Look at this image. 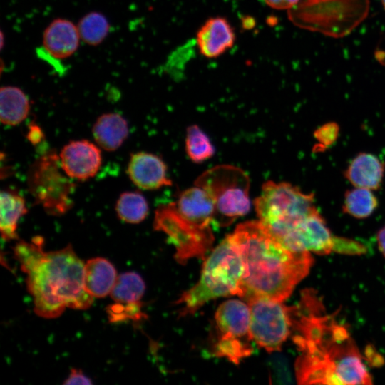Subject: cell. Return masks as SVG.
Instances as JSON below:
<instances>
[{
    "instance_id": "1f68e13d",
    "label": "cell",
    "mask_w": 385,
    "mask_h": 385,
    "mask_svg": "<svg viewBox=\"0 0 385 385\" xmlns=\"http://www.w3.org/2000/svg\"><path fill=\"white\" fill-rule=\"evenodd\" d=\"M381 3H382V5H383V7L385 10V0H381Z\"/></svg>"
},
{
    "instance_id": "6da1fadb",
    "label": "cell",
    "mask_w": 385,
    "mask_h": 385,
    "mask_svg": "<svg viewBox=\"0 0 385 385\" xmlns=\"http://www.w3.org/2000/svg\"><path fill=\"white\" fill-rule=\"evenodd\" d=\"M292 339L300 351L295 363L300 384H370L372 383L348 329L327 314L312 290L303 292L290 307Z\"/></svg>"
},
{
    "instance_id": "d6986e66",
    "label": "cell",
    "mask_w": 385,
    "mask_h": 385,
    "mask_svg": "<svg viewBox=\"0 0 385 385\" xmlns=\"http://www.w3.org/2000/svg\"><path fill=\"white\" fill-rule=\"evenodd\" d=\"M0 230L3 239L11 240L18 238V222L28 212L24 198L16 190L6 188L0 195Z\"/></svg>"
},
{
    "instance_id": "7a4b0ae2",
    "label": "cell",
    "mask_w": 385,
    "mask_h": 385,
    "mask_svg": "<svg viewBox=\"0 0 385 385\" xmlns=\"http://www.w3.org/2000/svg\"><path fill=\"white\" fill-rule=\"evenodd\" d=\"M242 257L240 297L261 296L283 302L309 272L311 252L289 250L260 220L242 222L230 235Z\"/></svg>"
},
{
    "instance_id": "f1b7e54d",
    "label": "cell",
    "mask_w": 385,
    "mask_h": 385,
    "mask_svg": "<svg viewBox=\"0 0 385 385\" xmlns=\"http://www.w3.org/2000/svg\"><path fill=\"white\" fill-rule=\"evenodd\" d=\"M270 8L277 10H289L295 6L300 0H264Z\"/></svg>"
},
{
    "instance_id": "44dd1931",
    "label": "cell",
    "mask_w": 385,
    "mask_h": 385,
    "mask_svg": "<svg viewBox=\"0 0 385 385\" xmlns=\"http://www.w3.org/2000/svg\"><path fill=\"white\" fill-rule=\"evenodd\" d=\"M115 210L120 220L130 224H138L148 216L149 206L142 193L138 191H127L120 195Z\"/></svg>"
},
{
    "instance_id": "30bf717a",
    "label": "cell",
    "mask_w": 385,
    "mask_h": 385,
    "mask_svg": "<svg viewBox=\"0 0 385 385\" xmlns=\"http://www.w3.org/2000/svg\"><path fill=\"white\" fill-rule=\"evenodd\" d=\"M246 299L252 340L268 352L279 350L292 331L290 307L261 296Z\"/></svg>"
},
{
    "instance_id": "d4e9b609",
    "label": "cell",
    "mask_w": 385,
    "mask_h": 385,
    "mask_svg": "<svg viewBox=\"0 0 385 385\" xmlns=\"http://www.w3.org/2000/svg\"><path fill=\"white\" fill-rule=\"evenodd\" d=\"M185 150L188 157L198 163L210 158L215 153L207 135L195 125L187 129Z\"/></svg>"
},
{
    "instance_id": "f546056e",
    "label": "cell",
    "mask_w": 385,
    "mask_h": 385,
    "mask_svg": "<svg viewBox=\"0 0 385 385\" xmlns=\"http://www.w3.org/2000/svg\"><path fill=\"white\" fill-rule=\"evenodd\" d=\"M43 133L38 125L36 124H31L27 133V138L33 145L39 144L43 138Z\"/></svg>"
},
{
    "instance_id": "83f0119b",
    "label": "cell",
    "mask_w": 385,
    "mask_h": 385,
    "mask_svg": "<svg viewBox=\"0 0 385 385\" xmlns=\"http://www.w3.org/2000/svg\"><path fill=\"white\" fill-rule=\"evenodd\" d=\"M92 381L80 369H72L69 376L63 382L64 385L70 384H91Z\"/></svg>"
},
{
    "instance_id": "484cf974",
    "label": "cell",
    "mask_w": 385,
    "mask_h": 385,
    "mask_svg": "<svg viewBox=\"0 0 385 385\" xmlns=\"http://www.w3.org/2000/svg\"><path fill=\"white\" fill-rule=\"evenodd\" d=\"M143 302L137 304H123L115 302L107 308L108 319L111 322H119L128 319L139 321L145 317L142 311Z\"/></svg>"
},
{
    "instance_id": "4316f807",
    "label": "cell",
    "mask_w": 385,
    "mask_h": 385,
    "mask_svg": "<svg viewBox=\"0 0 385 385\" xmlns=\"http://www.w3.org/2000/svg\"><path fill=\"white\" fill-rule=\"evenodd\" d=\"M339 127L336 123H328L315 130L314 138L324 149L332 145L337 138Z\"/></svg>"
},
{
    "instance_id": "2e32d148",
    "label": "cell",
    "mask_w": 385,
    "mask_h": 385,
    "mask_svg": "<svg viewBox=\"0 0 385 385\" xmlns=\"http://www.w3.org/2000/svg\"><path fill=\"white\" fill-rule=\"evenodd\" d=\"M385 165L375 155L359 153L344 172L345 178L356 188L377 190L384 175Z\"/></svg>"
},
{
    "instance_id": "277c9868",
    "label": "cell",
    "mask_w": 385,
    "mask_h": 385,
    "mask_svg": "<svg viewBox=\"0 0 385 385\" xmlns=\"http://www.w3.org/2000/svg\"><path fill=\"white\" fill-rule=\"evenodd\" d=\"M214 216L212 198L195 185L183 191L175 202L160 205L153 227L168 236L176 250L175 259L184 263L192 257H203L210 249Z\"/></svg>"
},
{
    "instance_id": "8fae6325",
    "label": "cell",
    "mask_w": 385,
    "mask_h": 385,
    "mask_svg": "<svg viewBox=\"0 0 385 385\" xmlns=\"http://www.w3.org/2000/svg\"><path fill=\"white\" fill-rule=\"evenodd\" d=\"M286 248L327 255L334 251L335 237L318 210L308 215L282 242Z\"/></svg>"
},
{
    "instance_id": "ba28073f",
    "label": "cell",
    "mask_w": 385,
    "mask_h": 385,
    "mask_svg": "<svg viewBox=\"0 0 385 385\" xmlns=\"http://www.w3.org/2000/svg\"><path fill=\"white\" fill-rule=\"evenodd\" d=\"M74 180L61 168L59 155L46 151L31 165L27 178L29 191L35 202L51 215L66 214L73 206Z\"/></svg>"
},
{
    "instance_id": "7402d4cb",
    "label": "cell",
    "mask_w": 385,
    "mask_h": 385,
    "mask_svg": "<svg viewBox=\"0 0 385 385\" xmlns=\"http://www.w3.org/2000/svg\"><path fill=\"white\" fill-rule=\"evenodd\" d=\"M145 290L142 277L134 272H128L118 276L110 295L114 302L137 304L142 302Z\"/></svg>"
},
{
    "instance_id": "e0dca14e",
    "label": "cell",
    "mask_w": 385,
    "mask_h": 385,
    "mask_svg": "<svg viewBox=\"0 0 385 385\" xmlns=\"http://www.w3.org/2000/svg\"><path fill=\"white\" fill-rule=\"evenodd\" d=\"M96 143L106 151L118 150L127 139L129 128L127 120L118 113L101 115L92 128Z\"/></svg>"
},
{
    "instance_id": "52a82bcc",
    "label": "cell",
    "mask_w": 385,
    "mask_h": 385,
    "mask_svg": "<svg viewBox=\"0 0 385 385\" xmlns=\"http://www.w3.org/2000/svg\"><path fill=\"white\" fill-rule=\"evenodd\" d=\"M205 190L215 207L214 224L225 226L246 215L250 209V178L241 168L219 165L208 169L195 180Z\"/></svg>"
},
{
    "instance_id": "5b68a950",
    "label": "cell",
    "mask_w": 385,
    "mask_h": 385,
    "mask_svg": "<svg viewBox=\"0 0 385 385\" xmlns=\"http://www.w3.org/2000/svg\"><path fill=\"white\" fill-rule=\"evenodd\" d=\"M243 272L242 257L229 235L206 259L199 282L176 302L180 314H193L220 297L240 296Z\"/></svg>"
},
{
    "instance_id": "9a60e30c",
    "label": "cell",
    "mask_w": 385,
    "mask_h": 385,
    "mask_svg": "<svg viewBox=\"0 0 385 385\" xmlns=\"http://www.w3.org/2000/svg\"><path fill=\"white\" fill-rule=\"evenodd\" d=\"M81 40L77 25L65 19H56L46 28L43 35L44 51L53 58L65 59L78 48Z\"/></svg>"
},
{
    "instance_id": "ac0fdd59",
    "label": "cell",
    "mask_w": 385,
    "mask_h": 385,
    "mask_svg": "<svg viewBox=\"0 0 385 385\" xmlns=\"http://www.w3.org/2000/svg\"><path fill=\"white\" fill-rule=\"evenodd\" d=\"M117 278L115 267L106 258H91L84 265V288L94 298L110 294Z\"/></svg>"
},
{
    "instance_id": "9c48e42d",
    "label": "cell",
    "mask_w": 385,
    "mask_h": 385,
    "mask_svg": "<svg viewBox=\"0 0 385 385\" xmlns=\"http://www.w3.org/2000/svg\"><path fill=\"white\" fill-rule=\"evenodd\" d=\"M215 318L217 333L215 354L235 364L250 356L253 351V340L248 304L237 299L225 301L218 307Z\"/></svg>"
},
{
    "instance_id": "7c38bea8",
    "label": "cell",
    "mask_w": 385,
    "mask_h": 385,
    "mask_svg": "<svg viewBox=\"0 0 385 385\" xmlns=\"http://www.w3.org/2000/svg\"><path fill=\"white\" fill-rule=\"evenodd\" d=\"M59 160L71 178L85 181L94 177L101 166V148L85 139L71 140L61 149Z\"/></svg>"
},
{
    "instance_id": "cb8c5ba5",
    "label": "cell",
    "mask_w": 385,
    "mask_h": 385,
    "mask_svg": "<svg viewBox=\"0 0 385 385\" xmlns=\"http://www.w3.org/2000/svg\"><path fill=\"white\" fill-rule=\"evenodd\" d=\"M77 26L81 39L91 46L102 43L110 31L107 18L98 11H92L83 16Z\"/></svg>"
},
{
    "instance_id": "4dcf8cb0",
    "label": "cell",
    "mask_w": 385,
    "mask_h": 385,
    "mask_svg": "<svg viewBox=\"0 0 385 385\" xmlns=\"http://www.w3.org/2000/svg\"><path fill=\"white\" fill-rule=\"evenodd\" d=\"M377 242L379 250L381 254L385 257V226L381 227L376 235Z\"/></svg>"
},
{
    "instance_id": "5bb4252c",
    "label": "cell",
    "mask_w": 385,
    "mask_h": 385,
    "mask_svg": "<svg viewBox=\"0 0 385 385\" xmlns=\"http://www.w3.org/2000/svg\"><path fill=\"white\" fill-rule=\"evenodd\" d=\"M235 33L229 21L222 16L207 19L196 34V44L201 55L208 58L219 57L232 48Z\"/></svg>"
},
{
    "instance_id": "ffe728a7",
    "label": "cell",
    "mask_w": 385,
    "mask_h": 385,
    "mask_svg": "<svg viewBox=\"0 0 385 385\" xmlns=\"http://www.w3.org/2000/svg\"><path fill=\"white\" fill-rule=\"evenodd\" d=\"M30 111L29 100L19 88L3 86L0 89V120L2 124L14 126L22 123Z\"/></svg>"
},
{
    "instance_id": "4fadbf2b",
    "label": "cell",
    "mask_w": 385,
    "mask_h": 385,
    "mask_svg": "<svg viewBox=\"0 0 385 385\" xmlns=\"http://www.w3.org/2000/svg\"><path fill=\"white\" fill-rule=\"evenodd\" d=\"M167 170L165 163L160 157L142 151L130 155L126 172L138 188L153 190L172 184Z\"/></svg>"
},
{
    "instance_id": "8992f818",
    "label": "cell",
    "mask_w": 385,
    "mask_h": 385,
    "mask_svg": "<svg viewBox=\"0 0 385 385\" xmlns=\"http://www.w3.org/2000/svg\"><path fill=\"white\" fill-rule=\"evenodd\" d=\"M254 205L259 220L279 242L317 210L313 193L306 194L286 182L271 180L262 185Z\"/></svg>"
},
{
    "instance_id": "3957f363",
    "label": "cell",
    "mask_w": 385,
    "mask_h": 385,
    "mask_svg": "<svg viewBox=\"0 0 385 385\" xmlns=\"http://www.w3.org/2000/svg\"><path fill=\"white\" fill-rule=\"evenodd\" d=\"M43 239L19 241L14 252L26 274V286L35 313L46 319L59 317L66 308L86 309L93 299L84 288V263L71 245L44 252Z\"/></svg>"
},
{
    "instance_id": "603a6c76",
    "label": "cell",
    "mask_w": 385,
    "mask_h": 385,
    "mask_svg": "<svg viewBox=\"0 0 385 385\" xmlns=\"http://www.w3.org/2000/svg\"><path fill=\"white\" fill-rule=\"evenodd\" d=\"M378 207V200L371 190L356 188L349 190L344 195L342 210L357 219L370 216Z\"/></svg>"
}]
</instances>
